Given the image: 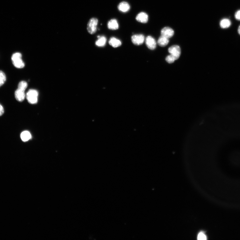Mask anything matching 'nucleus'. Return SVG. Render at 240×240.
Listing matches in <instances>:
<instances>
[{
	"label": "nucleus",
	"mask_w": 240,
	"mask_h": 240,
	"mask_svg": "<svg viewBox=\"0 0 240 240\" xmlns=\"http://www.w3.org/2000/svg\"><path fill=\"white\" fill-rule=\"evenodd\" d=\"M6 80V76L4 72L0 71V87L5 83Z\"/></svg>",
	"instance_id": "f3484780"
},
{
	"label": "nucleus",
	"mask_w": 240,
	"mask_h": 240,
	"mask_svg": "<svg viewBox=\"0 0 240 240\" xmlns=\"http://www.w3.org/2000/svg\"><path fill=\"white\" fill-rule=\"evenodd\" d=\"M107 27L108 29L110 30H115L118 29L119 25L117 19H111L107 23Z\"/></svg>",
	"instance_id": "9b49d317"
},
{
	"label": "nucleus",
	"mask_w": 240,
	"mask_h": 240,
	"mask_svg": "<svg viewBox=\"0 0 240 240\" xmlns=\"http://www.w3.org/2000/svg\"><path fill=\"white\" fill-rule=\"evenodd\" d=\"M161 33L162 36L169 38L173 37L174 32L172 28L166 27L161 30Z\"/></svg>",
	"instance_id": "6e6552de"
},
{
	"label": "nucleus",
	"mask_w": 240,
	"mask_h": 240,
	"mask_svg": "<svg viewBox=\"0 0 240 240\" xmlns=\"http://www.w3.org/2000/svg\"><path fill=\"white\" fill-rule=\"evenodd\" d=\"M21 137L23 141L26 142L29 140L31 138L32 136L29 131H25L21 133Z\"/></svg>",
	"instance_id": "dca6fc26"
},
{
	"label": "nucleus",
	"mask_w": 240,
	"mask_h": 240,
	"mask_svg": "<svg viewBox=\"0 0 240 240\" xmlns=\"http://www.w3.org/2000/svg\"><path fill=\"white\" fill-rule=\"evenodd\" d=\"M136 20L143 24H145L148 22L149 17L148 14L144 12L139 13L136 17Z\"/></svg>",
	"instance_id": "1a4fd4ad"
},
{
	"label": "nucleus",
	"mask_w": 240,
	"mask_h": 240,
	"mask_svg": "<svg viewBox=\"0 0 240 240\" xmlns=\"http://www.w3.org/2000/svg\"><path fill=\"white\" fill-rule=\"evenodd\" d=\"M25 91L18 88L15 91V97L17 101L19 102L24 101L26 96Z\"/></svg>",
	"instance_id": "0eeeda50"
},
{
	"label": "nucleus",
	"mask_w": 240,
	"mask_h": 240,
	"mask_svg": "<svg viewBox=\"0 0 240 240\" xmlns=\"http://www.w3.org/2000/svg\"><path fill=\"white\" fill-rule=\"evenodd\" d=\"M28 84L25 81H22L19 83L18 84V88L25 91L26 89L28 87Z\"/></svg>",
	"instance_id": "a211bd4d"
},
{
	"label": "nucleus",
	"mask_w": 240,
	"mask_h": 240,
	"mask_svg": "<svg viewBox=\"0 0 240 240\" xmlns=\"http://www.w3.org/2000/svg\"><path fill=\"white\" fill-rule=\"evenodd\" d=\"M197 239L199 240H206L207 239V236L203 232H200L197 236Z\"/></svg>",
	"instance_id": "6ab92c4d"
},
{
	"label": "nucleus",
	"mask_w": 240,
	"mask_h": 240,
	"mask_svg": "<svg viewBox=\"0 0 240 240\" xmlns=\"http://www.w3.org/2000/svg\"><path fill=\"white\" fill-rule=\"evenodd\" d=\"M98 40L95 42V45L99 47H103L105 45L106 42V38L103 36L98 37Z\"/></svg>",
	"instance_id": "4468645a"
},
{
	"label": "nucleus",
	"mask_w": 240,
	"mask_h": 240,
	"mask_svg": "<svg viewBox=\"0 0 240 240\" xmlns=\"http://www.w3.org/2000/svg\"><path fill=\"white\" fill-rule=\"evenodd\" d=\"M170 55L172 56L176 60L179 59L181 54V49L179 46L172 45L168 50Z\"/></svg>",
	"instance_id": "20e7f679"
},
{
	"label": "nucleus",
	"mask_w": 240,
	"mask_h": 240,
	"mask_svg": "<svg viewBox=\"0 0 240 240\" xmlns=\"http://www.w3.org/2000/svg\"><path fill=\"white\" fill-rule=\"evenodd\" d=\"M169 41V38L161 36L158 39L157 44L161 47H164L168 45Z\"/></svg>",
	"instance_id": "ddd939ff"
},
{
	"label": "nucleus",
	"mask_w": 240,
	"mask_h": 240,
	"mask_svg": "<svg viewBox=\"0 0 240 240\" xmlns=\"http://www.w3.org/2000/svg\"><path fill=\"white\" fill-rule=\"evenodd\" d=\"M166 60L169 64H172L176 60L175 58H174L171 55L168 56L166 58Z\"/></svg>",
	"instance_id": "aec40b11"
},
{
	"label": "nucleus",
	"mask_w": 240,
	"mask_h": 240,
	"mask_svg": "<svg viewBox=\"0 0 240 240\" xmlns=\"http://www.w3.org/2000/svg\"><path fill=\"white\" fill-rule=\"evenodd\" d=\"M109 44L113 48H117L122 45V42L118 39L114 37H112L109 41Z\"/></svg>",
	"instance_id": "f8f14e48"
},
{
	"label": "nucleus",
	"mask_w": 240,
	"mask_h": 240,
	"mask_svg": "<svg viewBox=\"0 0 240 240\" xmlns=\"http://www.w3.org/2000/svg\"><path fill=\"white\" fill-rule=\"evenodd\" d=\"M4 113V110L3 107L0 104V116L2 115Z\"/></svg>",
	"instance_id": "4be33fe9"
},
{
	"label": "nucleus",
	"mask_w": 240,
	"mask_h": 240,
	"mask_svg": "<svg viewBox=\"0 0 240 240\" xmlns=\"http://www.w3.org/2000/svg\"><path fill=\"white\" fill-rule=\"evenodd\" d=\"M11 59L13 64L15 68L21 69L25 67V64L22 60V55L20 53H14Z\"/></svg>",
	"instance_id": "f257e3e1"
},
{
	"label": "nucleus",
	"mask_w": 240,
	"mask_h": 240,
	"mask_svg": "<svg viewBox=\"0 0 240 240\" xmlns=\"http://www.w3.org/2000/svg\"><path fill=\"white\" fill-rule=\"evenodd\" d=\"M231 22L230 19L224 18L222 19L220 22V27L222 29H227L230 26Z\"/></svg>",
	"instance_id": "2eb2a0df"
},
{
	"label": "nucleus",
	"mask_w": 240,
	"mask_h": 240,
	"mask_svg": "<svg viewBox=\"0 0 240 240\" xmlns=\"http://www.w3.org/2000/svg\"><path fill=\"white\" fill-rule=\"evenodd\" d=\"M235 17L237 20L240 21V10L236 12L235 14Z\"/></svg>",
	"instance_id": "412c9836"
},
{
	"label": "nucleus",
	"mask_w": 240,
	"mask_h": 240,
	"mask_svg": "<svg viewBox=\"0 0 240 240\" xmlns=\"http://www.w3.org/2000/svg\"><path fill=\"white\" fill-rule=\"evenodd\" d=\"M130 7L128 3L126 2H122L120 3L118 6V10L122 13H126L129 11Z\"/></svg>",
	"instance_id": "9d476101"
},
{
	"label": "nucleus",
	"mask_w": 240,
	"mask_h": 240,
	"mask_svg": "<svg viewBox=\"0 0 240 240\" xmlns=\"http://www.w3.org/2000/svg\"><path fill=\"white\" fill-rule=\"evenodd\" d=\"M98 24V20L97 18H91L89 21L87 25L88 32L91 34H95L96 32Z\"/></svg>",
	"instance_id": "7ed1b4c3"
},
{
	"label": "nucleus",
	"mask_w": 240,
	"mask_h": 240,
	"mask_svg": "<svg viewBox=\"0 0 240 240\" xmlns=\"http://www.w3.org/2000/svg\"><path fill=\"white\" fill-rule=\"evenodd\" d=\"M238 32L240 35V25L239 26L238 29Z\"/></svg>",
	"instance_id": "5701e85b"
},
{
	"label": "nucleus",
	"mask_w": 240,
	"mask_h": 240,
	"mask_svg": "<svg viewBox=\"0 0 240 240\" xmlns=\"http://www.w3.org/2000/svg\"><path fill=\"white\" fill-rule=\"evenodd\" d=\"M38 92L33 89H31L27 93L26 98L29 103L31 104L37 103L38 101Z\"/></svg>",
	"instance_id": "f03ea898"
},
{
	"label": "nucleus",
	"mask_w": 240,
	"mask_h": 240,
	"mask_svg": "<svg viewBox=\"0 0 240 240\" xmlns=\"http://www.w3.org/2000/svg\"><path fill=\"white\" fill-rule=\"evenodd\" d=\"M131 39L134 44L139 45L144 43L145 41V37L142 34H135L131 37Z\"/></svg>",
	"instance_id": "39448f33"
},
{
	"label": "nucleus",
	"mask_w": 240,
	"mask_h": 240,
	"mask_svg": "<svg viewBox=\"0 0 240 240\" xmlns=\"http://www.w3.org/2000/svg\"><path fill=\"white\" fill-rule=\"evenodd\" d=\"M145 43L147 47L150 50H154L156 48V41L151 36H149L146 38Z\"/></svg>",
	"instance_id": "423d86ee"
}]
</instances>
